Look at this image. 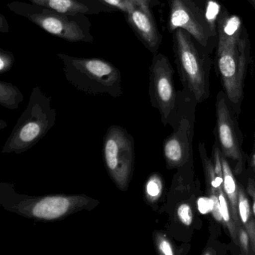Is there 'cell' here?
<instances>
[{"mask_svg":"<svg viewBox=\"0 0 255 255\" xmlns=\"http://www.w3.org/2000/svg\"><path fill=\"white\" fill-rule=\"evenodd\" d=\"M155 251L159 255H186L191 249L190 243L177 246L172 237L163 230H155L152 234Z\"/></svg>","mask_w":255,"mask_h":255,"instance_id":"ffe728a7","label":"cell"},{"mask_svg":"<svg viewBox=\"0 0 255 255\" xmlns=\"http://www.w3.org/2000/svg\"><path fill=\"white\" fill-rule=\"evenodd\" d=\"M169 5L168 29L174 32L179 28L187 31L201 46L209 50L212 39L217 38V30L207 16L204 0H167Z\"/></svg>","mask_w":255,"mask_h":255,"instance_id":"8fae6325","label":"cell"},{"mask_svg":"<svg viewBox=\"0 0 255 255\" xmlns=\"http://www.w3.org/2000/svg\"><path fill=\"white\" fill-rule=\"evenodd\" d=\"M9 31V26L8 21L3 14H0V32L2 33H7Z\"/></svg>","mask_w":255,"mask_h":255,"instance_id":"83f0119b","label":"cell"},{"mask_svg":"<svg viewBox=\"0 0 255 255\" xmlns=\"http://www.w3.org/2000/svg\"><path fill=\"white\" fill-rule=\"evenodd\" d=\"M24 100L21 91L10 83L0 82V104L8 110H16Z\"/></svg>","mask_w":255,"mask_h":255,"instance_id":"44dd1931","label":"cell"},{"mask_svg":"<svg viewBox=\"0 0 255 255\" xmlns=\"http://www.w3.org/2000/svg\"><path fill=\"white\" fill-rule=\"evenodd\" d=\"M173 50L183 88L192 93L198 104L204 102L210 97L212 61L209 50L181 28L173 32Z\"/></svg>","mask_w":255,"mask_h":255,"instance_id":"5b68a950","label":"cell"},{"mask_svg":"<svg viewBox=\"0 0 255 255\" xmlns=\"http://www.w3.org/2000/svg\"><path fill=\"white\" fill-rule=\"evenodd\" d=\"M97 1L114 11H122L125 14L128 12L129 3L128 0H97Z\"/></svg>","mask_w":255,"mask_h":255,"instance_id":"d4e9b609","label":"cell"},{"mask_svg":"<svg viewBox=\"0 0 255 255\" xmlns=\"http://www.w3.org/2000/svg\"><path fill=\"white\" fill-rule=\"evenodd\" d=\"M216 66L225 92L237 116L242 111L245 80L251 62V44L243 20L225 8L217 20Z\"/></svg>","mask_w":255,"mask_h":255,"instance_id":"6da1fadb","label":"cell"},{"mask_svg":"<svg viewBox=\"0 0 255 255\" xmlns=\"http://www.w3.org/2000/svg\"><path fill=\"white\" fill-rule=\"evenodd\" d=\"M167 192H165V182L160 173H151L146 179L143 186V198L144 203L152 210L159 213L165 203Z\"/></svg>","mask_w":255,"mask_h":255,"instance_id":"ac0fdd59","label":"cell"},{"mask_svg":"<svg viewBox=\"0 0 255 255\" xmlns=\"http://www.w3.org/2000/svg\"><path fill=\"white\" fill-rule=\"evenodd\" d=\"M100 204L99 200L85 194L25 195L17 192L13 183H0V205L2 208L37 222L64 220L83 210L92 211Z\"/></svg>","mask_w":255,"mask_h":255,"instance_id":"7a4b0ae2","label":"cell"},{"mask_svg":"<svg viewBox=\"0 0 255 255\" xmlns=\"http://www.w3.org/2000/svg\"><path fill=\"white\" fill-rule=\"evenodd\" d=\"M103 158L107 174L121 192L129 189L135 167V142L123 127L111 125L103 142Z\"/></svg>","mask_w":255,"mask_h":255,"instance_id":"9c48e42d","label":"cell"},{"mask_svg":"<svg viewBox=\"0 0 255 255\" xmlns=\"http://www.w3.org/2000/svg\"><path fill=\"white\" fill-rule=\"evenodd\" d=\"M128 24L135 32L143 45L154 55L162 44L159 33L152 11L143 8L136 0L129 2L128 12L125 14Z\"/></svg>","mask_w":255,"mask_h":255,"instance_id":"4fadbf2b","label":"cell"},{"mask_svg":"<svg viewBox=\"0 0 255 255\" xmlns=\"http://www.w3.org/2000/svg\"><path fill=\"white\" fill-rule=\"evenodd\" d=\"M149 96L152 107L157 109L164 126L169 124L177 99L174 83V70L166 56L153 55L150 66Z\"/></svg>","mask_w":255,"mask_h":255,"instance_id":"7c38bea8","label":"cell"},{"mask_svg":"<svg viewBox=\"0 0 255 255\" xmlns=\"http://www.w3.org/2000/svg\"><path fill=\"white\" fill-rule=\"evenodd\" d=\"M249 1L251 2V4L253 5L254 8H255V0H249Z\"/></svg>","mask_w":255,"mask_h":255,"instance_id":"4dcf8cb0","label":"cell"},{"mask_svg":"<svg viewBox=\"0 0 255 255\" xmlns=\"http://www.w3.org/2000/svg\"><path fill=\"white\" fill-rule=\"evenodd\" d=\"M253 147H255V135H254V144Z\"/></svg>","mask_w":255,"mask_h":255,"instance_id":"1f68e13d","label":"cell"},{"mask_svg":"<svg viewBox=\"0 0 255 255\" xmlns=\"http://www.w3.org/2000/svg\"><path fill=\"white\" fill-rule=\"evenodd\" d=\"M31 3L68 14H98L114 10L97 0H28Z\"/></svg>","mask_w":255,"mask_h":255,"instance_id":"5bb4252c","label":"cell"},{"mask_svg":"<svg viewBox=\"0 0 255 255\" xmlns=\"http://www.w3.org/2000/svg\"><path fill=\"white\" fill-rule=\"evenodd\" d=\"M128 1H129V2H131V1H134V0H128ZM137 1V0H136Z\"/></svg>","mask_w":255,"mask_h":255,"instance_id":"d6a6232c","label":"cell"},{"mask_svg":"<svg viewBox=\"0 0 255 255\" xmlns=\"http://www.w3.org/2000/svg\"><path fill=\"white\" fill-rule=\"evenodd\" d=\"M14 57L9 51L0 48V74H5L12 68Z\"/></svg>","mask_w":255,"mask_h":255,"instance_id":"cb8c5ba5","label":"cell"},{"mask_svg":"<svg viewBox=\"0 0 255 255\" xmlns=\"http://www.w3.org/2000/svg\"><path fill=\"white\" fill-rule=\"evenodd\" d=\"M155 1L156 0H137L138 3H139L143 8L150 11H151L152 6L156 3Z\"/></svg>","mask_w":255,"mask_h":255,"instance_id":"f1b7e54d","label":"cell"},{"mask_svg":"<svg viewBox=\"0 0 255 255\" xmlns=\"http://www.w3.org/2000/svg\"><path fill=\"white\" fill-rule=\"evenodd\" d=\"M198 148L201 163H202L203 170H204L206 191L213 204L212 216L213 217V221L220 224L223 227V220L219 210V189H218L219 177L215 171L214 164L212 160V158L209 157L207 155V149L204 143L199 141Z\"/></svg>","mask_w":255,"mask_h":255,"instance_id":"2e32d148","label":"cell"},{"mask_svg":"<svg viewBox=\"0 0 255 255\" xmlns=\"http://www.w3.org/2000/svg\"><path fill=\"white\" fill-rule=\"evenodd\" d=\"M246 189L252 202V210L255 218V177H247Z\"/></svg>","mask_w":255,"mask_h":255,"instance_id":"484cf974","label":"cell"},{"mask_svg":"<svg viewBox=\"0 0 255 255\" xmlns=\"http://www.w3.org/2000/svg\"><path fill=\"white\" fill-rule=\"evenodd\" d=\"M14 14L27 19L45 32L69 42L92 43L90 20L85 14H68L20 1L7 5Z\"/></svg>","mask_w":255,"mask_h":255,"instance_id":"52a82bcc","label":"cell"},{"mask_svg":"<svg viewBox=\"0 0 255 255\" xmlns=\"http://www.w3.org/2000/svg\"><path fill=\"white\" fill-rule=\"evenodd\" d=\"M238 213L240 223L246 228L250 237L252 249L255 255V218L252 202L246 187L239 183Z\"/></svg>","mask_w":255,"mask_h":255,"instance_id":"d6986e66","label":"cell"},{"mask_svg":"<svg viewBox=\"0 0 255 255\" xmlns=\"http://www.w3.org/2000/svg\"><path fill=\"white\" fill-rule=\"evenodd\" d=\"M200 194L201 188L192 158L186 165L177 168L165 203L159 211V214L167 215L165 229L173 239L190 243L194 232L202 227L197 206Z\"/></svg>","mask_w":255,"mask_h":255,"instance_id":"3957f363","label":"cell"},{"mask_svg":"<svg viewBox=\"0 0 255 255\" xmlns=\"http://www.w3.org/2000/svg\"><path fill=\"white\" fill-rule=\"evenodd\" d=\"M0 123H1L0 124V125H1V126H0V129H3L4 128L7 126L6 122H4L3 120L0 121Z\"/></svg>","mask_w":255,"mask_h":255,"instance_id":"f546056e","label":"cell"},{"mask_svg":"<svg viewBox=\"0 0 255 255\" xmlns=\"http://www.w3.org/2000/svg\"><path fill=\"white\" fill-rule=\"evenodd\" d=\"M220 224L215 222L213 224H210V236L208 240L206 243L205 247L201 252V255H225L228 254L230 249V246L225 243H221L219 240V236L221 234Z\"/></svg>","mask_w":255,"mask_h":255,"instance_id":"7402d4cb","label":"cell"},{"mask_svg":"<svg viewBox=\"0 0 255 255\" xmlns=\"http://www.w3.org/2000/svg\"><path fill=\"white\" fill-rule=\"evenodd\" d=\"M63 63L67 81L86 95L119 98L123 94L122 73L114 65L99 58H80L57 53Z\"/></svg>","mask_w":255,"mask_h":255,"instance_id":"277c9868","label":"cell"},{"mask_svg":"<svg viewBox=\"0 0 255 255\" xmlns=\"http://www.w3.org/2000/svg\"><path fill=\"white\" fill-rule=\"evenodd\" d=\"M222 159V176H223V189L229 202L233 219L237 229L241 225L238 213L239 182L234 174L229 161L221 152Z\"/></svg>","mask_w":255,"mask_h":255,"instance_id":"e0dca14e","label":"cell"},{"mask_svg":"<svg viewBox=\"0 0 255 255\" xmlns=\"http://www.w3.org/2000/svg\"><path fill=\"white\" fill-rule=\"evenodd\" d=\"M216 124L213 133L222 154L234 164V174L241 175L246 171L247 153L243 150V136L237 115L223 90L218 93L216 101Z\"/></svg>","mask_w":255,"mask_h":255,"instance_id":"30bf717a","label":"cell"},{"mask_svg":"<svg viewBox=\"0 0 255 255\" xmlns=\"http://www.w3.org/2000/svg\"><path fill=\"white\" fill-rule=\"evenodd\" d=\"M195 98L183 88L177 92V104L168 125L173 132L164 140L162 150L168 169H177L193 158L192 142L195 132Z\"/></svg>","mask_w":255,"mask_h":255,"instance_id":"ba28073f","label":"cell"},{"mask_svg":"<svg viewBox=\"0 0 255 255\" xmlns=\"http://www.w3.org/2000/svg\"><path fill=\"white\" fill-rule=\"evenodd\" d=\"M212 160H213V164H214L216 174H217L218 177H219L218 189H219V210H220L221 216H222V220H223V228L229 234L231 243L234 245V248L239 250L237 228L235 223H234V219H233L229 202H228V198H227L223 189V176H222L221 150L216 141H215L213 150H212ZM239 254H240V252H239Z\"/></svg>","mask_w":255,"mask_h":255,"instance_id":"9a60e30c","label":"cell"},{"mask_svg":"<svg viewBox=\"0 0 255 255\" xmlns=\"http://www.w3.org/2000/svg\"><path fill=\"white\" fill-rule=\"evenodd\" d=\"M246 171L249 174L248 177H255V147H253L252 153L248 157Z\"/></svg>","mask_w":255,"mask_h":255,"instance_id":"4316f807","label":"cell"},{"mask_svg":"<svg viewBox=\"0 0 255 255\" xmlns=\"http://www.w3.org/2000/svg\"><path fill=\"white\" fill-rule=\"evenodd\" d=\"M56 120V110L52 107L51 98L36 86L32 89L27 107L2 146L1 153H25L47 135Z\"/></svg>","mask_w":255,"mask_h":255,"instance_id":"8992f818","label":"cell"},{"mask_svg":"<svg viewBox=\"0 0 255 255\" xmlns=\"http://www.w3.org/2000/svg\"><path fill=\"white\" fill-rule=\"evenodd\" d=\"M237 234H238V248L240 255H255L252 249L250 237L243 225H241L237 229Z\"/></svg>","mask_w":255,"mask_h":255,"instance_id":"603a6c76","label":"cell"}]
</instances>
